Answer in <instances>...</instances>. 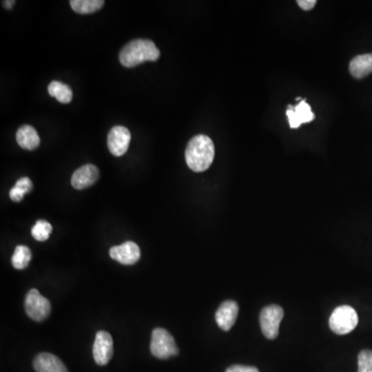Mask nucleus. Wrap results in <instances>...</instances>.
Listing matches in <instances>:
<instances>
[{
  "mask_svg": "<svg viewBox=\"0 0 372 372\" xmlns=\"http://www.w3.org/2000/svg\"><path fill=\"white\" fill-rule=\"evenodd\" d=\"M215 148L212 140L205 134H198L188 142L185 161L192 171L200 173L212 165Z\"/></svg>",
  "mask_w": 372,
  "mask_h": 372,
  "instance_id": "f257e3e1",
  "label": "nucleus"
},
{
  "mask_svg": "<svg viewBox=\"0 0 372 372\" xmlns=\"http://www.w3.org/2000/svg\"><path fill=\"white\" fill-rule=\"evenodd\" d=\"M161 52L150 39H138L124 45L120 51L119 60L125 68H134L145 61H156Z\"/></svg>",
  "mask_w": 372,
  "mask_h": 372,
  "instance_id": "f03ea898",
  "label": "nucleus"
},
{
  "mask_svg": "<svg viewBox=\"0 0 372 372\" xmlns=\"http://www.w3.org/2000/svg\"><path fill=\"white\" fill-rule=\"evenodd\" d=\"M359 318L357 312L349 305H341L335 308L329 320V326L333 332L338 335H345L355 330Z\"/></svg>",
  "mask_w": 372,
  "mask_h": 372,
  "instance_id": "7ed1b4c3",
  "label": "nucleus"
},
{
  "mask_svg": "<svg viewBox=\"0 0 372 372\" xmlns=\"http://www.w3.org/2000/svg\"><path fill=\"white\" fill-rule=\"evenodd\" d=\"M151 353L157 359H169L179 353L175 339L165 329L156 328L152 331L150 343Z\"/></svg>",
  "mask_w": 372,
  "mask_h": 372,
  "instance_id": "20e7f679",
  "label": "nucleus"
},
{
  "mask_svg": "<svg viewBox=\"0 0 372 372\" xmlns=\"http://www.w3.org/2000/svg\"><path fill=\"white\" fill-rule=\"evenodd\" d=\"M27 316L35 322H43L51 312V303L37 289H30L25 299Z\"/></svg>",
  "mask_w": 372,
  "mask_h": 372,
  "instance_id": "39448f33",
  "label": "nucleus"
},
{
  "mask_svg": "<svg viewBox=\"0 0 372 372\" xmlns=\"http://www.w3.org/2000/svg\"><path fill=\"white\" fill-rule=\"evenodd\" d=\"M283 318V309L278 305L266 306L260 313V324L266 338L278 336L279 324Z\"/></svg>",
  "mask_w": 372,
  "mask_h": 372,
  "instance_id": "423d86ee",
  "label": "nucleus"
},
{
  "mask_svg": "<svg viewBox=\"0 0 372 372\" xmlns=\"http://www.w3.org/2000/svg\"><path fill=\"white\" fill-rule=\"evenodd\" d=\"M113 357V339L105 331H99L93 344V358L99 365H107Z\"/></svg>",
  "mask_w": 372,
  "mask_h": 372,
  "instance_id": "0eeeda50",
  "label": "nucleus"
},
{
  "mask_svg": "<svg viewBox=\"0 0 372 372\" xmlns=\"http://www.w3.org/2000/svg\"><path fill=\"white\" fill-rule=\"evenodd\" d=\"M130 132L124 126H114L107 134V147L110 152L115 156H122L128 150L130 143Z\"/></svg>",
  "mask_w": 372,
  "mask_h": 372,
  "instance_id": "6e6552de",
  "label": "nucleus"
},
{
  "mask_svg": "<svg viewBox=\"0 0 372 372\" xmlns=\"http://www.w3.org/2000/svg\"><path fill=\"white\" fill-rule=\"evenodd\" d=\"M110 256L120 264L134 265L140 260V247L134 242L127 241L110 249Z\"/></svg>",
  "mask_w": 372,
  "mask_h": 372,
  "instance_id": "1a4fd4ad",
  "label": "nucleus"
},
{
  "mask_svg": "<svg viewBox=\"0 0 372 372\" xmlns=\"http://www.w3.org/2000/svg\"><path fill=\"white\" fill-rule=\"evenodd\" d=\"M285 113L289 118L291 128H298L301 124L311 122L316 118L306 99H302L298 105H289Z\"/></svg>",
  "mask_w": 372,
  "mask_h": 372,
  "instance_id": "9d476101",
  "label": "nucleus"
},
{
  "mask_svg": "<svg viewBox=\"0 0 372 372\" xmlns=\"http://www.w3.org/2000/svg\"><path fill=\"white\" fill-rule=\"evenodd\" d=\"M239 306L235 301H225L221 303L215 313V320L219 328L223 331H229L237 320Z\"/></svg>",
  "mask_w": 372,
  "mask_h": 372,
  "instance_id": "9b49d317",
  "label": "nucleus"
},
{
  "mask_svg": "<svg viewBox=\"0 0 372 372\" xmlns=\"http://www.w3.org/2000/svg\"><path fill=\"white\" fill-rule=\"evenodd\" d=\"M99 172L95 165H85L74 171L72 177V187L82 190L90 187L99 180Z\"/></svg>",
  "mask_w": 372,
  "mask_h": 372,
  "instance_id": "f8f14e48",
  "label": "nucleus"
},
{
  "mask_svg": "<svg viewBox=\"0 0 372 372\" xmlns=\"http://www.w3.org/2000/svg\"><path fill=\"white\" fill-rule=\"evenodd\" d=\"M37 372H68L61 360L49 353H39L33 361Z\"/></svg>",
  "mask_w": 372,
  "mask_h": 372,
  "instance_id": "ddd939ff",
  "label": "nucleus"
},
{
  "mask_svg": "<svg viewBox=\"0 0 372 372\" xmlns=\"http://www.w3.org/2000/svg\"><path fill=\"white\" fill-rule=\"evenodd\" d=\"M349 72L355 79L365 78L372 72V53L355 56L349 63Z\"/></svg>",
  "mask_w": 372,
  "mask_h": 372,
  "instance_id": "4468645a",
  "label": "nucleus"
},
{
  "mask_svg": "<svg viewBox=\"0 0 372 372\" xmlns=\"http://www.w3.org/2000/svg\"><path fill=\"white\" fill-rule=\"evenodd\" d=\"M16 138L19 146L26 150H34L41 143L39 134L35 128L30 125L21 126L17 132Z\"/></svg>",
  "mask_w": 372,
  "mask_h": 372,
  "instance_id": "2eb2a0df",
  "label": "nucleus"
},
{
  "mask_svg": "<svg viewBox=\"0 0 372 372\" xmlns=\"http://www.w3.org/2000/svg\"><path fill=\"white\" fill-rule=\"evenodd\" d=\"M48 92L61 103H70L72 99V91L70 87L59 81H53L50 83Z\"/></svg>",
  "mask_w": 372,
  "mask_h": 372,
  "instance_id": "dca6fc26",
  "label": "nucleus"
},
{
  "mask_svg": "<svg viewBox=\"0 0 372 372\" xmlns=\"http://www.w3.org/2000/svg\"><path fill=\"white\" fill-rule=\"evenodd\" d=\"M70 6L78 14H92L103 8L105 1L103 0H72Z\"/></svg>",
  "mask_w": 372,
  "mask_h": 372,
  "instance_id": "f3484780",
  "label": "nucleus"
},
{
  "mask_svg": "<svg viewBox=\"0 0 372 372\" xmlns=\"http://www.w3.org/2000/svg\"><path fill=\"white\" fill-rule=\"evenodd\" d=\"M32 181H31L28 177L21 178V179H19L18 181H17V183L14 184V187L10 189V200H14V202L16 203L21 202V200H23V198H24L25 194H26L27 192H30L31 190H32Z\"/></svg>",
  "mask_w": 372,
  "mask_h": 372,
  "instance_id": "a211bd4d",
  "label": "nucleus"
},
{
  "mask_svg": "<svg viewBox=\"0 0 372 372\" xmlns=\"http://www.w3.org/2000/svg\"><path fill=\"white\" fill-rule=\"evenodd\" d=\"M31 260V251L27 246L18 245L12 254V267L17 270H23L29 265Z\"/></svg>",
  "mask_w": 372,
  "mask_h": 372,
  "instance_id": "6ab92c4d",
  "label": "nucleus"
},
{
  "mask_svg": "<svg viewBox=\"0 0 372 372\" xmlns=\"http://www.w3.org/2000/svg\"><path fill=\"white\" fill-rule=\"evenodd\" d=\"M52 233L51 223L45 220H37V223L31 229V235L37 241H45L49 239L50 234Z\"/></svg>",
  "mask_w": 372,
  "mask_h": 372,
  "instance_id": "aec40b11",
  "label": "nucleus"
},
{
  "mask_svg": "<svg viewBox=\"0 0 372 372\" xmlns=\"http://www.w3.org/2000/svg\"><path fill=\"white\" fill-rule=\"evenodd\" d=\"M358 372H372V351L364 349L358 355Z\"/></svg>",
  "mask_w": 372,
  "mask_h": 372,
  "instance_id": "412c9836",
  "label": "nucleus"
},
{
  "mask_svg": "<svg viewBox=\"0 0 372 372\" xmlns=\"http://www.w3.org/2000/svg\"><path fill=\"white\" fill-rule=\"evenodd\" d=\"M225 372H260L258 368L254 366L233 365L227 368Z\"/></svg>",
  "mask_w": 372,
  "mask_h": 372,
  "instance_id": "4be33fe9",
  "label": "nucleus"
},
{
  "mask_svg": "<svg viewBox=\"0 0 372 372\" xmlns=\"http://www.w3.org/2000/svg\"><path fill=\"white\" fill-rule=\"evenodd\" d=\"M298 6L304 10H310L316 6V0H298Z\"/></svg>",
  "mask_w": 372,
  "mask_h": 372,
  "instance_id": "5701e85b",
  "label": "nucleus"
},
{
  "mask_svg": "<svg viewBox=\"0 0 372 372\" xmlns=\"http://www.w3.org/2000/svg\"><path fill=\"white\" fill-rule=\"evenodd\" d=\"M3 3V6L6 8H12V6H14V1H12V0H10V1H3L2 2Z\"/></svg>",
  "mask_w": 372,
  "mask_h": 372,
  "instance_id": "b1692460",
  "label": "nucleus"
}]
</instances>
